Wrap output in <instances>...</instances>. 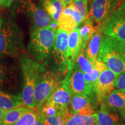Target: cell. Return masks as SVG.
<instances>
[{"mask_svg": "<svg viewBox=\"0 0 125 125\" xmlns=\"http://www.w3.org/2000/svg\"><path fill=\"white\" fill-rule=\"evenodd\" d=\"M15 0H0V6L3 8H7L11 6Z\"/></svg>", "mask_w": 125, "mask_h": 125, "instance_id": "cell-32", "label": "cell"}, {"mask_svg": "<svg viewBox=\"0 0 125 125\" xmlns=\"http://www.w3.org/2000/svg\"><path fill=\"white\" fill-rule=\"evenodd\" d=\"M5 112V111L0 108V125H1V123H2Z\"/></svg>", "mask_w": 125, "mask_h": 125, "instance_id": "cell-35", "label": "cell"}, {"mask_svg": "<svg viewBox=\"0 0 125 125\" xmlns=\"http://www.w3.org/2000/svg\"><path fill=\"white\" fill-rule=\"evenodd\" d=\"M38 118V112L30 108L13 125H34Z\"/></svg>", "mask_w": 125, "mask_h": 125, "instance_id": "cell-28", "label": "cell"}, {"mask_svg": "<svg viewBox=\"0 0 125 125\" xmlns=\"http://www.w3.org/2000/svg\"><path fill=\"white\" fill-rule=\"evenodd\" d=\"M76 62L84 74L90 73L94 68V62H90L87 58L84 50H81L76 59Z\"/></svg>", "mask_w": 125, "mask_h": 125, "instance_id": "cell-27", "label": "cell"}, {"mask_svg": "<svg viewBox=\"0 0 125 125\" xmlns=\"http://www.w3.org/2000/svg\"><path fill=\"white\" fill-rule=\"evenodd\" d=\"M97 60L117 75L125 71V43L104 34Z\"/></svg>", "mask_w": 125, "mask_h": 125, "instance_id": "cell-1", "label": "cell"}, {"mask_svg": "<svg viewBox=\"0 0 125 125\" xmlns=\"http://www.w3.org/2000/svg\"><path fill=\"white\" fill-rule=\"evenodd\" d=\"M97 122V113L90 116H85L75 113L70 114L65 125H93Z\"/></svg>", "mask_w": 125, "mask_h": 125, "instance_id": "cell-24", "label": "cell"}, {"mask_svg": "<svg viewBox=\"0 0 125 125\" xmlns=\"http://www.w3.org/2000/svg\"><path fill=\"white\" fill-rule=\"evenodd\" d=\"M73 94H74L68 87L62 84L56 89L46 103L64 108H68V107L71 103Z\"/></svg>", "mask_w": 125, "mask_h": 125, "instance_id": "cell-15", "label": "cell"}, {"mask_svg": "<svg viewBox=\"0 0 125 125\" xmlns=\"http://www.w3.org/2000/svg\"><path fill=\"white\" fill-rule=\"evenodd\" d=\"M87 1L88 0H73V2L70 4L75 10L80 14L85 19L89 17Z\"/></svg>", "mask_w": 125, "mask_h": 125, "instance_id": "cell-29", "label": "cell"}, {"mask_svg": "<svg viewBox=\"0 0 125 125\" xmlns=\"http://www.w3.org/2000/svg\"><path fill=\"white\" fill-rule=\"evenodd\" d=\"M93 125H101V123H100L99 122H96L94 123Z\"/></svg>", "mask_w": 125, "mask_h": 125, "instance_id": "cell-40", "label": "cell"}, {"mask_svg": "<svg viewBox=\"0 0 125 125\" xmlns=\"http://www.w3.org/2000/svg\"><path fill=\"white\" fill-rule=\"evenodd\" d=\"M43 8L48 13L54 22L57 24L59 17L62 10L64 9L59 0H38Z\"/></svg>", "mask_w": 125, "mask_h": 125, "instance_id": "cell-19", "label": "cell"}, {"mask_svg": "<svg viewBox=\"0 0 125 125\" xmlns=\"http://www.w3.org/2000/svg\"><path fill=\"white\" fill-rule=\"evenodd\" d=\"M24 49L23 31L11 17L3 19L0 29V57L18 55Z\"/></svg>", "mask_w": 125, "mask_h": 125, "instance_id": "cell-2", "label": "cell"}, {"mask_svg": "<svg viewBox=\"0 0 125 125\" xmlns=\"http://www.w3.org/2000/svg\"><path fill=\"white\" fill-rule=\"evenodd\" d=\"M62 84L68 87L73 94H84L90 97L95 94L93 85L86 82L84 73L76 62L72 69L67 71Z\"/></svg>", "mask_w": 125, "mask_h": 125, "instance_id": "cell-7", "label": "cell"}, {"mask_svg": "<svg viewBox=\"0 0 125 125\" xmlns=\"http://www.w3.org/2000/svg\"><path fill=\"white\" fill-rule=\"evenodd\" d=\"M115 87L125 93V71L118 76L115 83Z\"/></svg>", "mask_w": 125, "mask_h": 125, "instance_id": "cell-31", "label": "cell"}, {"mask_svg": "<svg viewBox=\"0 0 125 125\" xmlns=\"http://www.w3.org/2000/svg\"><path fill=\"white\" fill-rule=\"evenodd\" d=\"M20 82V73L18 65L0 59V91H16Z\"/></svg>", "mask_w": 125, "mask_h": 125, "instance_id": "cell-9", "label": "cell"}, {"mask_svg": "<svg viewBox=\"0 0 125 125\" xmlns=\"http://www.w3.org/2000/svg\"><path fill=\"white\" fill-rule=\"evenodd\" d=\"M100 28L104 34L125 43V12L117 8L101 23Z\"/></svg>", "mask_w": 125, "mask_h": 125, "instance_id": "cell-8", "label": "cell"}, {"mask_svg": "<svg viewBox=\"0 0 125 125\" xmlns=\"http://www.w3.org/2000/svg\"><path fill=\"white\" fill-rule=\"evenodd\" d=\"M42 116L43 118L44 125H65V123L68 118V116L62 115Z\"/></svg>", "mask_w": 125, "mask_h": 125, "instance_id": "cell-30", "label": "cell"}, {"mask_svg": "<svg viewBox=\"0 0 125 125\" xmlns=\"http://www.w3.org/2000/svg\"><path fill=\"white\" fill-rule=\"evenodd\" d=\"M82 47L80 33L78 27H76L70 33L67 49V71L74 66L76 59L80 52Z\"/></svg>", "mask_w": 125, "mask_h": 125, "instance_id": "cell-14", "label": "cell"}, {"mask_svg": "<svg viewBox=\"0 0 125 125\" xmlns=\"http://www.w3.org/2000/svg\"><path fill=\"white\" fill-rule=\"evenodd\" d=\"M90 1H91V2H93V1H94V0H90Z\"/></svg>", "mask_w": 125, "mask_h": 125, "instance_id": "cell-41", "label": "cell"}, {"mask_svg": "<svg viewBox=\"0 0 125 125\" xmlns=\"http://www.w3.org/2000/svg\"><path fill=\"white\" fill-rule=\"evenodd\" d=\"M38 111L43 116H52V115H62V116H69V109L64 108L59 106L45 103L43 105L38 108Z\"/></svg>", "mask_w": 125, "mask_h": 125, "instance_id": "cell-25", "label": "cell"}, {"mask_svg": "<svg viewBox=\"0 0 125 125\" xmlns=\"http://www.w3.org/2000/svg\"><path fill=\"white\" fill-rule=\"evenodd\" d=\"M57 28V24L54 23L31 32L27 50L37 62H42L51 53Z\"/></svg>", "mask_w": 125, "mask_h": 125, "instance_id": "cell-3", "label": "cell"}, {"mask_svg": "<svg viewBox=\"0 0 125 125\" xmlns=\"http://www.w3.org/2000/svg\"><path fill=\"white\" fill-rule=\"evenodd\" d=\"M20 62L23 77L21 95L23 104L26 107L34 108L36 107L34 91L41 64L26 54L20 56Z\"/></svg>", "mask_w": 125, "mask_h": 125, "instance_id": "cell-4", "label": "cell"}, {"mask_svg": "<svg viewBox=\"0 0 125 125\" xmlns=\"http://www.w3.org/2000/svg\"><path fill=\"white\" fill-rule=\"evenodd\" d=\"M59 83L58 75L41 64L34 91L36 107L40 108L46 102L59 86Z\"/></svg>", "mask_w": 125, "mask_h": 125, "instance_id": "cell-6", "label": "cell"}, {"mask_svg": "<svg viewBox=\"0 0 125 125\" xmlns=\"http://www.w3.org/2000/svg\"><path fill=\"white\" fill-rule=\"evenodd\" d=\"M97 122L103 125H117L119 121L118 114L111 112L103 104H101L100 110L97 113Z\"/></svg>", "mask_w": 125, "mask_h": 125, "instance_id": "cell-21", "label": "cell"}, {"mask_svg": "<svg viewBox=\"0 0 125 125\" xmlns=\"http://www.w3.org/2000/svg\"><path fill=\"white\" fill-rule=\"evenodd\" d=\"M77 27L79 29L81 40H82L81 50H85L87 42L96 30V26H93V21L89 17H88Z\"/></svg>", "mask_w": 125, "mask_h": 125, "instance_id": "cell-20", "label": "cell"}, {"mask_svg": "<svg viewBox=\"0 0 125 125\" xmlns=\"http://www.w3.org/2000/svg\"><path fill=\"white\" fill-rule=\"evenodd\" d=\"M102 35L100 24H97L96 26L94 32L87 42L84 50L87 58L93 62L97 60V57L100 49Z\"/></svg>", "mask_w": 125, "mask_h": 125, "instance_id": "cell-16", "label": "cell"}, {"mask_svg": "<svg viewBox=\"0 0 125 125\" xmlns=\"http://www.w3.org/2000/svg\"><path fill=\"white\" fill-rule=\"evenodd\" d=\"M119 112L121 113V115L122 118L124 120V121L125 122V110L124 109H119Z\"/></svg>", "mask_w": 125, "mask_h": 125, "instance_id": "cell-37", "label": "cell"}, {"mask_svg": "<svg viewBox=\"0 0 125 125\" xmlns=\"http://www.w3.org/2000/svg\"><path fill=\"white\" fill-rule=\"evenodd\" d=\"M117 125H122V124H121V125H119V124H118Z\"/></svg>", "mask_w": 125, "mask_h": 125, "instance_id": "cell-42", "label": "cell"}, {"mask_svg": "<svg viewBox=\"0 0 125 125\" xmlns=\"http://www.w3.org/2000/svg\"><path fill=\"white\" fill-rule=\"evenodd\" d=\"M37 112H38V118H37V120L34 125H44L42 116L41 115V114L38 111Z\"/></svg>", "mask_w": 125, "mask_h": 125, "instance_id": "cell-33", "label": "cell"}, {"mask_svg": "<svg viewBox=\"0 0 125 125\" xmlns=\"http://www.w3.org/2000/svg\"><path fill=\"white\" fill-rule=\"evenodd\" d=\"M123 109H125V108H123Z\"/></svg>", "mask_w": 125, "mask_h": 125, "instance_id": "cell-43", "label": "cell"}, {"mask_svg": "<svg viewBox=\"0 0 125 125\" xmlns=\"http://www.w3.org/2000/svg\"><path fill=\"white\" fill-rule=\"evenodd\" d=\"M75 13L76 10L71 4L65 7L62 10L59 17L57 23L58 27L71 32L77 26L75 19Z\"/></svg>", "mask_w": 125, "mask_h": 125, "instance_id": "cell-17", "label": "cell"}, {"mask_svg": "<svg viewBox=\"0 0 125 125\" xmlns=\"http://www.w3.org/2000/svg\"><path fill=\"white\" fill-rule=\"evenodd\" d=\"M107 68V67L106 66L104 62L96 60L94 62V68L93 70L90 73L84 74L85 80L89 83L93 85L94 83L97 80L101 73Z\"/></svg>", "mask_w": 125, "mask_h": 125, "instance_id": "cell-26", "label": "cell"}, {"mask_svg": "<svg viewBox=\"0 0 125 125\" xmlns=\"http://www.w3.org/2000/svg\"><path fill=\"white\" fill-rule=\"evenodd\" d=\"M118 8L120 10H122V11L125 12V0H123L121 5Z\"/></svg>", "mask_w": 125, "mask_h": 125, "instance_id": "cell-36", "label": "cell"}, {"mask_svg": "<svg viewBox=\"0 0 125 125\" xmlns=\"http://www.w3.org/2000/svg\"><path fill=\"white\" fill-rule=\"evenodd\" d=\"M70 32L58 27L52 50L53 60L63 73H67V49Z\"/></svg>", "mask_w": 125, "mask_h": 125, "instance_id": "cell-10", "label": "cell"}, {"mask_svg": "<svg viewBox=\"0 0 125 125\" xmlns=\"http://www.w3.org/2000/svg\"><path fill=\"white\" fill-rule=\"evenodd\" d=\"M100 104L110 110L123 109L125 107V93L118 89H114L103 98Z\"/></svg>", "mask_w": 125, "mask_h": 125, "instance_id": "cell-18", "label": "cell"}, {"mask_svg": "<svg viewBox=\"0 0 125 125\" xmlns=\"http://www.w3.org/2000/svg\"><path fill=\"white\" fill-rule=\"evenodd\" d=\"M2 7H1V6H0V19L2 18Z\"/></svg>", "mask_w": 125, "mask_h": 125, "instance_id": "cell-38", "label": "cell"}, {"mask_svg": "<svg viewBox=\"0 0 125 125\" xmlns=\"http://www.w3.org/2000/svg\"><path fill=\"white\" fill-rule=\"evenodd\" d=\"M123 0H94L92 2L89 17L100 24L121 5Z\"/></svg>", "mask_w": 125, "mask_h": 125, "instance_id": "cell-11", "label": "cell"}, {"mask_svg": "<svg viewBox=\"0 0 125 125\" xmlns=\"http://www.w3.org/2000/svg\"><path fill=\"white\" fill-rule=\"evenodd\" d=\"M69 113H78L82 115L90 116L96 112L92 104L90 97L84 94L76 93L74 94L72 97Z\"/></svg>", "mask_w": 125, "mask_h": 125, "instance_id": "cell-13", "label": "cell"}, {"mask_svg": "<svg viewBox=\"0 0 125 125\" xmlns=\"http://www.w3.org/2000/svg\"><path fill=\"white\" fill-rule=\"evenodd\" d=\"M118 77V75L107 68L101 73L97 80L94 83V90L98 103H100L103 98L115 89Z\"/></svg>", "mask_w": 125, "mask_h": 125, "instance_id": "cell-12", "label": "cell"}, {"mask_svg": "<svg viewBox=\"0 0 125 125\" xmlns=\"http://www.w3.org/2000/svg\"><path fill=\"white\" fill-rule=\"evenodd\" d=\"M2 21H3V18H1V19H0V29H1V26H2Z\"/></svg>", "mask_w": 125, "mask_h": 125, "instance_id": "cell-39", "label": "cell"}, {"mask_svg": "<svg viewBox=\"0 0 125 125\" xmlns=\"http://www.w3.org/2000/svg\"><path fill=\"white\" fill-rule=\"evenodd\" d=\"M30 108L26 106L21 105L5 111L1 125H13Z\"/></svg>", "mask_w": 125, "mask_h": 125, "instance_id": "cell-23", "label": "cell"}, {"mask_svg": "<svg viewBox=\"0 0 125 125\" xmlns=\"http://www.w3.org/2000/svg\"><path fill=\"white\" fill-rule=\"evenodd\" d=\"M59 1H60L61 3H62V6H63V7L65 8L67 7L68 5H69L71 4V3L73 2V0H59Z\"/></svg>", "mask_w": 125, "mask_h": 125, "instance_id": "cell-34", "label": "cell"}, {"mask_svg": "<svg viewBox=\"0 0 125 125\" xmlns=\"http://www.w3.org/2000/svg\"><path fill=\"white\" fill-rule=\"evenodd\" d=\"M23 105L21 96L9 94L0 91V108L5 111Z\"/></svg>", "mask_w": 125, "mask_h": 125, "instance_id": "cell-22", "label": "cell"}, {"mask_svg": "<svg viewBox=\"0 0 125 125\" xmlns=\"http://www.w3.org/2000/svg\"><path fill=\"white\" fill-rule=\"evenodd\" d=\"M14 1L13 15H23L26 17L31 24V32L51 26L55 23L45 9L34 2L33 0H15Z\"/></svg>", "mask_w": 125, "mask_h": 125, "instance_id": "cell-5", "label": "cell"}]
</instances>
